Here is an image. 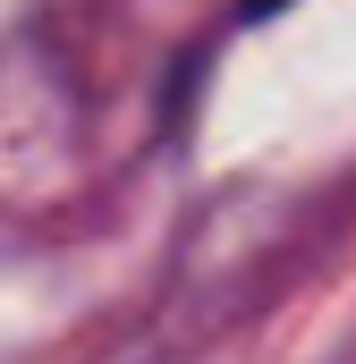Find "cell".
Here are the masks:
<instances>
[{
  "label": "cell",
  "mask_w": 356,
  "mask_h": 364,
  "mask_svg": "<svg viewBox=\"0 0 356 364\" xmlns=\"http://www.w3.org/2000/svg\"><path fill=\"white\" fill-rule=\"evenodd\" d=\"M246 9H280V0H246Z\"/></svg>",
  "instance_id": "1"
}]
</instances>
